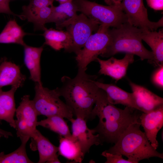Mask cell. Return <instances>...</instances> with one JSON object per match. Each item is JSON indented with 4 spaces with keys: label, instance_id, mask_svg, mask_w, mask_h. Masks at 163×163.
<instances>
[{
    "label": "cell",
    "instance_id": "obj_1",
    "mask_svg": "<svg viewBox=\"0 0 163 163\" xmlns=\"http://www.w3.org/2000/svg\"><path fill=\"white\" fill-rule=\"evenodd\" d=\"M91 120L97 116L99 119L97 126L92 129L97 133L102 145L104 142L115 144L129 126L140 121L141 111L128 107L124 109L116 107L108 101L105 92L100 88Z\"/></svg>",
    "mask_w": 163,
    "mask_h": 163
},
{
    "label": "cell",
    "instance_id": "obj_2",
    "mask_svg": "<svg viewBox=\"0 0 163 163\" xmlns=\"http://www.w3.org/2000/svg\"><path fill=\"white\" fill-rule=\"evenodd\" d=\"M97 76L78 73L71 78L64 76L61 79L62 86L56 88L60 96L72 109L76 117L86 121L91 120V112L99 88L94 83Z\"/></svg>",
    "mask_w": 163,
    "mask_h": 163
},
{
    "label": "cell",
    "instance_id": "obj_3",
    "mask_svg": "<svg viewBox=\"0 0 163 163\" xmlns=\"http://www.w3.org/2000/svg\"><path fill=\"white\" fill-rule=\"evenodd\" d=\"M140 121L130 125L114 145L105 151L124 155L134 163L152 157L163 158V153L151 145L145 132L140 129Z\"/></svg>",
    "mask_w": 163,
    "mask_h": 163
},
{
    "label": "cell",
    "instance_id": "obj_4",
    "mask_svg": "<svg viewBox=\"0 0 163 163\" xmlns=\"http://www.w3.org/2000/svg\"><path fill=\"white\" fill-rule=\"evenodd\" d=\"M142 30L127 22L117 28L109 29L110 42L104 52L100 55L108 57L120 52L139 56L142 60L153 59L152 51L147 50L142 43L141 34Z\"/></svg>",
    "mask_w": 163,
    "mask_h": 163
},
{
    "label": "cell",
    "instance_id": "obj_5",
    "mask_svg": "<svg viewBox=\"0 0 163 163\" xmlns=\"http://www.w3.org/2000/svg\"><path fill=\"white\" fill-rule=\"evenodd\" d=\"M72 1L77 7L78 11L97 21L101 24L117 28L128 22L121 4L106 6L88 0Z\"/></svg>",
    "mask_w": 163,
    "mask_h": 163
},
{
    "label": "cell",
    "instance_id": "obj_6",
    "mask_svg": "<svg viewBox=\"0 0 163 163\" xmlns=\"http://www.w3.org/2000/svg\"><path fill=\"white\" fill-rule=\"evenodd\" d=\"M35 95L32 101L38 116L59 115L70 121L73 118L72 110L60 99L56 88L50 90L42 84L35 83Z\"/></svg>",
    "mask_w": 163,
    "mask_h": 163
},
{
    "label": "cell",
    "instance_id": "obj_7",
    "mask_svg": "<svg viewBox=\"0 0 163 163\" xmlns=\"http://www.w3.org/2000/svg\"><path fill=\"white\" fill-rule=\"evenodd\" d=\"M109 27L100 25L96 32L89 37L82 49L76 54L78 73L85 72L88 65L96 60L98 56L105 51L110 41Z\"/></svg>",
    "mask_w": 163,
    "mask_h": 163
},
{
    "label": "cell",
    "instance_id": "obj_8",
    "mask_svg": "<svg viewBox=\"0 0 163 163\" xmlns=\"http://www.w3.org/2000/svg\"><path fill=\"white\" fill-rule=\"evenodd\" d=\"M100 23L81 13L65 21L56 28L65 27L72 38L71 46L67 51L76 54L83 47L93 32L98 30Z\"/></svg>",
    "mask_w": 163,
    "mask_h": 163
},
{
    "label": "cell",
    "instance_id": "obj_9",
    "mask_svg": "<svg viewBox=\"0 0 163 163\" xmlns=\"http://www.w3.org/2000/svg\"><path fill=\"white\" fill-rule=\"evenodd\" d=\"M15 113L17 120L15 129L17 137L28 136L33 139L37 131L38 115L29 95H25L21 98Z\"/></svg>",
    "mask_w": 163,
    "mask_h": 163
},
{
    "label": "cell",
    "instance_id": "obj_10",
    "mask_svg": "<svg viewBox=\"0 0 163 163\" xmlns=\"http://www.w3.org/2000/svg\"><path fill=\"white\" fill-rule=\"evenodd\" d=\"M121 6L126 15L128 22L143 31H156L163 26V17L156 22L149 19L143 0H123Z\"/></svg>",
    "mask_w": 163,
    "mask_h": 163
},
{
    "label": "cell",
    "instance_id": "obj_11",
    "mask_svg": "<svg viewBox=\"0 0 163 163\" xmlns=\"http://www.w3.org/2000/svg\"><path fill=\"white\" fill-rule=\"evenodd\" d=\"M70 121L72 123V138L78 142L85 155L89 152L92 146L102 145L99 134L95 135L92 129L88 127L85 120L76 117Z\"/></svg>",
    "mask_w": 163,
    "mask_h": 163
},
{
    "label": "cell",
    "instance_id": "obj_12",
    "mask_svg": "<svg viewBox=\"0 0 163 163\" xmlns=\"http://www.w3.org/2000/svg\"><path fill=\"white\" fill-rule=\"evenodd\" d=\"M134 102L137 110L147 113L163 105V99L145 87L131 82Z\"/></svg>",
    "mask_w": 163,
    "mask_h": 163
},
{
    "label": "cell",
    "instance_id": "obj_13",
    "mask_svg": "<svg viewBox=\"0 0 163 163\" xmlns=\"http://www.w3.org/2000/svg\"><path fill=\"white\" fill-rule=\"evenodd\" d=\"M134 55L126 53L122 59L113 57L107 60L97 57L96 59L100 65L99 73L111 77L117 82L125 76L129 65L134 61Z\"/></svg>",
    "mask_w": 163,
    "mask_h": 163
},
{
    "label": "cell",
    "instance_id": "obj_14",
    "mask_svg": "<svg viewBox=\"0 0 163 163\" xmlns=\"http://www.w3.org/2000/svg\"><path fill=\"white\" fill-rule=\"evenodd\" d=\"M139 119L151 145L157 149L158 146L157 134L163 125V105L148 113L142 112Z\"/></svg>",
    "mask_w": 163,
    "mask_h": 163
},
{
    "label": "cell",
    "instance_id": "obj_15",
    "mask_svg": "<svg viewBox=\"0 0 163 163\" xmlns=\"http://www.w3.org/2000/svg\"><path fill=\"white\" fill-rule=\"evenodd\" d=\"M26 79L22 74L20 67L16 64L4 60L0 65V88L11 85L18 88L22 86Z\"/></svg>",
    "mask_w": 163,
    "mask_h": 163
},
{
    "label": "cell",
    "instance_id": "obj_16",
    "mask_svg": "<svg viewBox=\"0 0 163 163\" xmlns=\"http://www.w3.org/2000/svg\"><path fill=\"white\" fill-rule=\"evenodd\" d=\"M94 83L105 92L107 99L111 103L114 105L121 104L136 109L132 93L127 92L112 84L104 83L95 80Z\"/></svg>",
    "mask_w": 163,
    "mask_h": 163
},
{
    "label": "cell",
    "instance_id": "obj_17",
    "mask_svg": "<svg viewBox=\"0 0 163 163\" xmlns=\"http://www.w3.org/2000/svg\"><path fill=\"white\" fill-rule=\"evenodd\" d=\"M141 37L152 50L153 57L149 63L156 66L163 65V28L160 29L158 32L142 30Z\"/></svg>",
    "mask_w": 163,
    "mask_h": 163
},
{
    "label": "cell",
    "instance_id": "obj_18",
    "mask_svg": "<svg viewBox=\"0 0 163 163\" xmlns=\"http://www.w3.org/2000/svg\"><path fill=\"white\" fill-rule=\"evenodd\" d=\"M23 46L24 63L29 71L30 79L35 83L42 84L41 81L40 61L43 46L34 47L26 44Z\"/></svg>",
    "mask_w": 163,
    "mask_h": 163
},
{
    "label": "cell",
    "instance_id": "obj_19",
    "mask_svg": "<svg viewBox=\"0 0 163 163\" xmlns=\"http://www.w3.org/2000/svg\"><path fill=\"white\" fill-rule=\"evenodd\" d=\"M32 139L35 142L36 148L39 152V159L38 163H61L57 154L58 147L53 144L38 130Z\"/></svg>",
    "mask_w": 163,
    "mask_h": 163
},
{
    "label": "cell",
    "instance_id": "obj_20",
    "mask_svg": "<svg viewBox=\"0 0 163 163\" xmlns=\"http://www.w3.org/2000/svg\"><path fill=\"white\" fill-rule=\"evenodd\" d=\"M18 88L11 86L7 91H3L0 88V121L4 120L15 129V120L14 116L16 109L14 98L15 92Z\"/></svg>",
    "mask_w": 163,
    "mask_h": 163
},
{
    "label": "cell",
    "instance_id": "obj_21",
    "mask_svg": "<svg viewBox=\"0 0 163 163\" xmlns=\"http://www.w3.org/2000/svg\"><path fill=\"white\" fill-rule=\"evenodd\" d=\"M43 35L45 40L44 44L55 50L64 49L67 52L71 46V37L67 31L47 28L44 31Z\"/></svg>",
    "mask_w": 163,
    "mask_h": 163
},
{
    "label": "cell",
    "instance_id": "obj_22",
    "mask_svg": "<svg viewBox=\"0 0 163 163\" xmlns=\"http://www.w3.org/2000/svg\"><path fill=\"white\" fill-rule=\"evenodd\" d=\"M52 11L47 23L53 22L56 27L77 15V7L72 0L60 4L57 6H51Z\"/></svg>",
    "mask_w": 163,
    "mask_h": 163
},
{
    "label": "cell",
    "instance_id": "obj_23",
    "mask_svg": "<svg viewBox=\"0 0 163 163\" xmlns=\"http://www.w3.org/2000/svg\"><path fill=\"white\" fill-rule=\"evenodd\" d=\"M59 155L75 163H82L85 155L77 141L59 136Z\"/></svg>",
    "mask_w": 163,
    "mask_h": 163
},
{
    "label": "cell",
    "instance_id": "obj_24",
    "mask_svg": "<svg viewBox=\"0 0 163 163\" xmlns=\"http://www.w3.org/2000/svg\"><path fill=\"white\" fill-rule=\"evenodd\" d=\"M25 32L15 19L10 20L0 34V43H14L24 46L26 44L23 38Z\"/></svg>",
    "mask_w": 163,
    "mask_h": 163
},
{
    "label": "cell",
    "instance_id": "obj_25",
    "mask_svg": "<svg viewBox=\"0 0 163 163\" xmlns=\"http://www.w3.org/2000/svg\"><path fill=\"white\" fill-rule=\"evenodd\" d=\"M38 126L49 129L59 136L73 140L66 123L61 116L53 115L47 117L46 119L38 121L37 126Z\"/></svg>",
    "mask_w": 163,
    "mask_h": 163
},
{
    "label": "cell",
    "instance_id": "obj_26",
    "mask_svg": "<svg viewBox=\"0 0 163 163\" xmlns=\"http://www.w3.org/2000/svg\"><path fill=\"white\" fill-rule=\"evenodd\" d=\"M21 142L20 146L14 152L7 154L4 152H0V163H32L27 156L26 144L30 139L28 136L19 137Z\"/></svg>",
    "mask_w": 163,
    "mask_h": 163
},
{
    "label": "cell",
    "instance_id": "obj_27",
    "mask_svg": "<svg viewBox=\"0 0 163 163\" xmlns=\"http://www.w3.org/2000/svg\"><path fill=\"white\" fill-rule=\"evenodd\" d=\"M52 11L51 6L46 7L26 16L24 18L27 19L28 21L34 24L35 30L44 31L47 29L45 27V24L47 23Z\"/></svg>",
    "mask_w": 163,
    "mask_h": 163
},
{
    "label": "cell",
    "instance_id": "obj_28",
    "mask_svg": "<svg viewBox=\"0 0 163 163\" xmlns=\"http://www.w3.org/2000/svg\"><path fill=\"white\" fill-rule=\"evenodd\" d=\"M54 0H31L28 5L23 6L22 16H24L46 7L53 5Z\"/></svg>",
    "mask_w": 163,
    "mask_h": 163
},
{
    "label": "cell",
    "instance_id": "obj_29",
    "mask_svg": "<svg viewBox=\"0 0 163 163\" xmlns=\"http://www.w3.org/2000/svg\"><path fill=\"white\" fill-rule=\"evenodd\" d=\"M101 155L106 158L105 163H134L128 159L123 158L121 155L113 154L105 151L102 152Z\"/></svg>",
    "mask_w": 163,
    "mask_h": 163
},
{
    "label": "cell",
    "instance_id": "obj_30",
    "mask_svg": "<svg viewBox=\"0 0 163 163\" xmlns=\"http://www.w3.org/2000/svg\"><path fill=\"white\" fill-rule=\"evenodd\" d=\"M159 68L155 72L152 77L154 83L161 88L163 87V65Z\"/></svg>",
    "mask_w": 163,
    "mask_h": 163
},
{
    "label": "cell",
    "instance_id": "obj_31",
    "mask_svg": "<svg viewBox=\"0 0 163 163\" xmlns=\"http://www.w3.org/2000/svg\"><path fill=\"white\" fill-rule=\"evenodd\" d=\"M9 0H0V13H4L17 16L22 19L23 18L21 15L15 14L11 11L9 6Z\"/></svg>",
    "mask_w": 163,
    "mask_h": 163
},
{
    "label": "cell",
    "instance_id": "obj_32",
    "mask_svg": "<svg viewBox=\"0 0 163 163\" xmlns=\"http://www.w3.org/2000/svg\"><path fill=\"white\" fill-rule=\"evenodd\" d=\"M147 4L151 8L155 10H162L163 0H146Z\"/></svg>",
    "mask_w": 163,
    "mask_h": 163
},
{
    "label": "cell",
    "instance_id": "obj_33",
    "mask_svg": "<svg viewBox=\"0 0 163 163\" xmlns=\"http://www.w3.org/2000/svg\"><path fill=\"white\" fill-rule=\"evenodd\" d=\"M0 134L6 138H8L9 136H13L11 133L5 131L1 128H0Z\"/></svg>",
    "mask_w": 163,
    "mask_h": 163
},
{
    "label": "cell",
    "instance_id": "obj_34",
    "mask_svg": "<svg viewBox=\"0 0 163 163\" xmlns=\"http://www.w3.org/2000/svg\"><path fill=\"white\" fill-rule=\"evenodd\" d=\"M104 2L108 5H120V4L118 3L117 0H104Z\"/></svg>",
    "mask_w": 163,
    "mask_h": 163
},
{
    "label": "cell",
    "instance_id": "obj_35",
    "mask_svg": "<svg viewBox=\"0 0 163 163\" xmlns=\"http://www.w3.org/2000/svg\"><path fill=\"white\" fill-rule=\"evenodd\" d=\"M59 2L60 4L62 3L66 2L69 0H55Z\"/></svg>",
    "mask_w": 163,
    "mask_h": 163
},
{
    "label": "cell",
    "instance_id": "obj_36",
    "mask_svg": "<svg viewBox=\"0 0 163 163\" xmlns=\"http://www.w3.org/2000/svg\"><path fill=\"white\" fill-rule=\"evenodd\" d=\"M123 0H117V2L119 4H120L121 2L123 1Z\"/></svg>",
    "mask_w": 163,
    "mask_h": 163
},
{
    "label": "cell",
    "instance_id": "obj_37",
    "mask_svg": "<svg viewBox=\"0 0 163 163\" xmlns=\"http://www.w3.org/2000/svg\"><path fill=\"white\" fill-rule=\"evenodd\" d=\"M2 136H3L2 134H0V138Z\"/></svg>",
    "mask_w": 163,
    "mask_h": 163
}]
</instances>
